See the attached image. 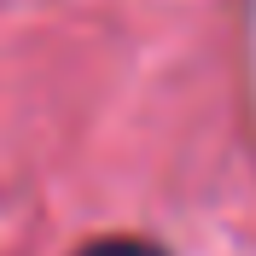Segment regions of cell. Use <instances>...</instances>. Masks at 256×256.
<instances>
[{"label":"cell","mask_w":256,"mask_h":256,"mask_svg":"<svg viewBox=\"0 0 256 256\" xmlns=\"http://www.w3.org/2000/svg\"><path fill=\"white\" fill-rule=\"evenodd\" d=\"M76 256H163L152 239H94V244H82Z\"/></svg>","instance_id":"obj_1"}]
</instances>
